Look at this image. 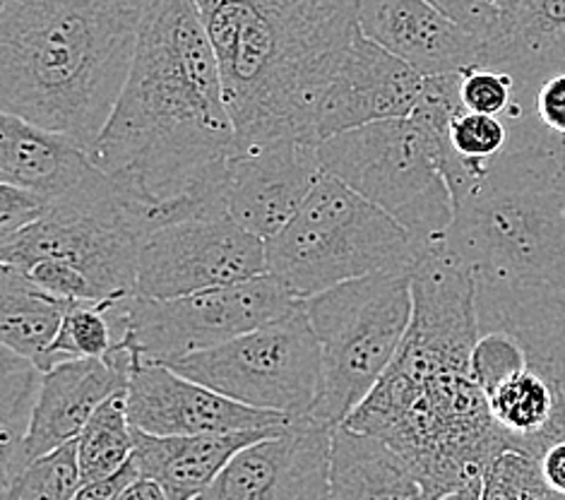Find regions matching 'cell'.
I'll use <instances>...</instances> for the list:
<instances>
[{"mask_svg":"<svg viewBox=\"0 0 565 500\" xmlns=\"http://www.w3.org/2000/svg\"><path fill=\"white\" fill-rule=\"evenodd\" d=\"M363 36L405 61L422 77L481 65L483 39L428 0H361Z\"/></svg>","mask_w":565,"mask_h":500,"instance_id":"obj_17","label":"cell"},{"mask_svg":"<svg viewBox=\"0 0 565 500\" xmlns=\"http://www.w3.org/2000/svg\"><path fill=\"white\" fill-rule=\"evenodd\" d=\"M424 77L369 36H354L342 65L320 99L313 120L316 145L379 120L407 118L422 97Z\"/></svg>","mask_w":565,"mask_h":500,"instance_id":"obj_15","label":"cell"},{"mask_svg":"<svg viewBox=\"0 0 565 500\" xmlns=\"http://www.w3.org/2000/svg\"><path fill=\"white\" fill-rule=\"evenodd\" d=\"M118 500H171L164 489L157 481L150 479H138L136 483H130Z\"/></svg>","mask_w":565,"mask_h":500,"instance_id":"obj_35","label":"cell"},{"mask_svg":"<svg viewBox=\"0 0 565 500\" xmlns=\"http://www.w3.org/2000/svg\"><path fill=\"white\" fill-rule=\"evenodd\" d=\"M520 3H522V0H495V6H498V10H501V15H508V12H513Z\"/></svg>","mask_w":565,"mask_h":500,"instance_id":"obj_37","label":"cell"},{"mask_svg":"<svg viewBox=\"0 0 565 500\" xmlns=\"http://www.w3.org/2000/svg\"><path fill=\"white\" fill-rule=\"evenodd\" d=\"M508 330L513 332L524 359L540 371L554 392V412L542 436H536L522 455L551 438H565V294L536 291L520 299L508 316Z\"/></svg>","mask_w":565,"mask_h":500,"instance_id":"obj_22","label":"cell"},{"mask_svg":"<svg viewBox=\"0 0 565 500\" xmlns=\"http://www.w3.org/2000/svg\"><path fill=\"white\" fill-rule=\"evenodd\" d=\"M301 306L303 299L270 273L179 299H147L136 294L120 306V344L132 351L136 361L171 366L285 318Z\"/></svg>","mask_w":565,"mask_h":500,"instance_id":"obj_9","label":"cell"},{"mask_svg":"<svg viewBox=\"0 0 565 500\" xmlns=\"http://www.w3.org/2000/svg\"><path fill=\"white\" fill-rule=\"evenodd\" d=\"M0 181L42 195L51 208L111 195L116 183L65 135L0 114Z\"/></svg>","mask_w":565,"mask_h":500,"instance_id":"obj_16","label":"cell"},{"mask_svg":"<svg viewBox=\"0 0 565 500\" xmlns=\"http://www.w3.org/2000/svg\"><path fill=\"white\" fill-rule=\"evenodd\" d=\"M332 426L299 418L241 450L195 500H330Z\"/></svg>","mask_w":565,"mask_h":500,"instance_id":"obj_12","label":"cell"},{"mask_svg":"<svg viewBox=\"0 0 565 500\" xmlns=\"http://www.w3.org/2000/svg\"><path fill=\"white\" fill-rule=\"evenodd\" d=\"M51 205L32 191L0 183V243L15 238L24 228H30L39 220H44Z\"/></svg>","mask_w":565,"mask_h":500,"instance_id":"obj_31","label":"cell"},{"mask_svg":"<svg viewBox=\"0 0 565 500\" xmlns=\"http://www.w3.org/2000/svg\"><path fill=\"white\" fill-rule=\"evenodd\" d=\"M83 479L77 465V443H68L26 465L0 491V500H73Z\"/></svg>","mask_w":565,"mask_h":500,"instance_id":"obj_27","label":"cell"},{"mask_svg":"<svg viewBox=\"0 0 565 500\" xmlns=\"http://www.w3.org/2000/svg\"><path fill=\"white\" fill-rule=\"evenodd\" d=\"M483 500H563L546 489L527 455L505 450L493 459L483 479Z\"/></svg>","mask_w":565,"mask_h":500,"instance_id":"obj_28","label":"cell"},{"mask_svg":"<svg viewBox=\"0 0 565 500\" xmlns=\"http://www.w3.org/2000/svg\"><path fill=\"white\" fill-rule=\"evenodd\" d=\"M434 500H483V483L477 486H465V489H457L450 493H443Z\"/></svg>","mask_w":565,"mask_h":500,"instance_id":"obj_36","label":"cell"},{"mask_svg":"<svg viewBox=\"0 0 565 500\" xmlns=\"http://www.w3.org/2000/svg\"><path fill=\"white\" fill-rule=\"evenodd\" d=\"M322 171L379 205L422 243L443 241L455 217L438 135L412 116L379 120L318 145Z\"/></svg>","mask_w":565,"mask_h":500,"instance_id":"obj_7","label":"cell"},{"mask_svg":"<svg viewBox=\"0 0 565 500\" xmlns=\"http://www.w3.org/2000/svg\"><path fill=\"white\" fill-rule=\"evenodd\" d=\"M44 371L0 347V491L24 469V443L42 395Z\"/></svg>","mask_w":565,"mask_h":500,"instance_id":"obj_24","label":"cell"},{"mask_svg":"<svg viewBox=\"0 0 565 500\" xmlns=\"http://www.w3.org/2000/svg\"><path fill=\"white\" fill-rule=\"evenodd\" d=\"M460 97L467 111L505 118L513 104H518L520 92L513 75L495 67L475 65L462 73Z\"/></svg>","mask_w":565,"mask_h":500,"instance_id":"obj_29","label":"cell"},{"mask_svg":"<svg viewBox=\"0 0 565 500\" xmlns=\"http://www.w3.org/2000/svg\"><path fill=\"white\" fill-rule=\"evenodd\" d=\"M481 65L513 75L518 104L532 114L534 92L544 79L565 73V0H522L501 15L483 42Z\"/></svg>","mask_w":565,"mask_h":500,"instance_id":"obj_19","label":"cell"},{"mask_svg":"<svg viewBox=\"0 0 565 500\" xmlns=\"http://www.w3.org/2000/svg\"><path fill=\"white\" fill-rule=\"evenodd\" d=\"M565 145H518L479 179L452 188L443 236L477 277L540 284L565 294Z\"/></svg>","mask_w":565,"mask_h":500,"instance_id":"obj_4","label":"cell"},{"mask_svg":"<svg viewBox=\"0 0 565 500\" xmlns=\"http://www.w3.org/2000/svg\"><path fill=\"white\" fill-rule=\"evenodd\" d=\"M169 369L253 409L277 412L294 422L313 416L322 395L320 342L306 306Z\"/></svg>","mask_w":565,"mask_h":500,"instance_id":"obj_8","label":"cell"},{"mask_svg":"<svg viewBox=\"0 0 565 500\" xmlns=\"http://www.w3.org/2000/svg\"><path fill=\"white\" fill-rule=\"evenodd\" d=\"M322 173L313 142L289 138L238 147L226 167L228 217L246 232L270 241L303 208Z\"/></svg>","mask_w":565,"mask_h":500,"instance_id":"obj_13","label":"cell"},{"mask_svg":"<svg viewBox=\"0 0 565 500\" xmlns=\"http://www.w3.org/2000/svg\"><path fill=\"white\" fill-rule=\"evenodd\" d=\"M260 275H267L263 238L246 232L228 212L195 214L159 226L142 238L138 296L179 299Z\"/></svg>","mask_w":565,"mask_h":500,"instance_id":"obj_11","label":"cell"},{"mask_svg":"<svg viewBox=\"0 0 565 500\" xmlns=\"http://www.w3.org/2000/svg\"><path fill=\"white\" fill-rule=\"evenodd\" d=\"M138 479H140V471L130 459V462L124 469H118L116 475L79 486L73 500H118L120 496H124L128 486L136 483Z\"/></svg>","mask_w":565,"mask_h":500,"instance_id":"obj_34","label":"cell"},{"mask_svg":"<svg viewBox=\"0 0 565 500\" xmlns=\"http://www.w3.org/2000/svg\"><path fill=\"white\" fill-rule=\"evenodd\" d=\"M532 114L548 135L565 142V73L544 79L534 92Z\"/></svg>","mask_w":565,"mask_h":500,"instance_id":"obj_33","label":"cell"},{"mask_svg":"<svg viewBox=\"0 0 565 500\" xmlns=\"http://www.w3.org/2000/svg\"><path fill=\"white\" fill-rule=\"evenodd\" d=\"M265 248L267 273L303 301L352 279L412 273L424 251L405 226L330 173Z\"/></svg>","mask_w":565,"mask_h":500,"instance_id":"obj_5","label":"cell"},{"mask_svg":"<svg viewBox=\"0 0 565 500\" xmlns=\"http://www.w3.org/2000/svg\"><path fill=\"white\" fill-rule=\"evenodd\" d=\"M71 304L75 301L39 289L20 269L3 265L0 267V344L34 361L46 373L51 347Z\"/></svg>","mask_w":565,"mask_h":500,"instance_id":"obj_23","label":"cell"},{"mask_svg":"<svg viewBox=\"0 0 565 500\" xmlns=\"http://www.w3.org/2000/svg\"><path fill=\"white\" fill-rule=\"evenodd\" d=\"M563 159H565V155H563Z\"/></svg>","mask_w":565,"mask_h":500,"instance_id":"obj_38","label":"cell"},{"mask_svg":"<svg viewBox=\"0 0 565 500\" xmlns=\"http://www.w3.org/2000/svg\"><path fill=\"white\" fill-rule=\"evenodd\" d=\"M330 500H426L397 450L349 426L332 428Z\"/></svg>","mask_w":565,"mask_h":500,"instance_id":"obj_21","label":"cell"},{"mask_svg":"<svg viewBox=\"0 0 565 500\" xmlns=\"http://www.w3.org/2000/svg\"><path fill=\"white\" fill-rule=\"evenodd\" d=\"M320 342L322 395L316 422L342 426L393 366L412 322V273L344 281L303 301Z\"/></svg>","mask_w":565,"mask_h":500,"instance_id":"obj_6","label":"cell"},{"mask_svg":"<svg viewBox=\"0 0 565 500\" xmlns=\"http://www.w3.org/2000/svg\"><path fill=\"white\" fill-rule=\"evenodd\" d=\"M132 369L136 357L126 344H118L102 359L65 361L46 371L24 443V467L77 440L94 412L109 397L128 390Z\"/></svg>","mask_w":565,"mask_h":500,"instance_id":"obj_18","label":"cell"},{"mask_svg":"<svg viewBox=\"0 0 565 500\" xmlns=\"http://www.w3.org/2000/svg\"><path fill=\"white\" fill-rule=\"evenodd\" d=\"M142 236L120 188L111 195L51 208L44 220L0 243V260L22 269L34 260H58L83 273L102 301L138 294Z\"/></svg>","mask_w":565,"mask_h":500,"instance_id":"obj_10","label":"cell"},{"mask_svg":"<svg viewBox=\"0 0 565 500\" xmlns=\"http://www.w3.org/2000/svg\"><path fill=\"white\" fill-rule=\"evenodd\" d=\"M428 3H434L483 42L491 36L495 24L501 22V10H498L495 0H428Z\"/></svg>","mask_w":565,"mask_h":500,"instance_id":"obj_32","label":"cell"},{"mask_svg":"<svg viewBox=\"0 0 565 500\" xmlns=\"http://www.w3.org/2000/svg\"><path fill=\"white\" fill-rule=\"evenodd\" d=\"M285 428L236 430L220 436H152L136 428L132 465L138 467L140 479L157 481L171 500H195L241 450Z\"/></svg>","mask_w":565,"mask_h":500,"instance_id":"obj_20","label":"cell"},{"mask_svg":"<svg viewBox=\"0 0 565 500\" xmlns=\"http://www.w3.org/2000/svg\"><path fill=\"white\" fill-rule=\"evenodd\" d=\"M20 273L32 279L39 289H44L58 299L65 301H92V304H104L99 291L94 289V284L83 275L77 273L75 267L58 263V260H34L26 267H22Z\"/></svg>","mask_w":565,"mask_h":500,"instance_id":"obj_30","label":"cell"},{"mask_svg":"<svg viewBox=\"0 0 565 500\" xmlns=\"http://www.w3.org/2000/svg\"><path fill=\"white\" fill-rule=\"evenodd\" d=\"M150 0H3L0 114L92 155L128 83Z\"/></svg>","mask_w":565,"mask_h":500,"instance_id":"obj_2","label":"cell"},{"mask_svg":"<svg viewBox=\"0 0 565 500\" xmlns=\"http://www.w3.org/2000/svg\"><path fill=\"white\" fill-rule=\"evenodd\" d=\"M116 301L92 304V301H75L65 310L63 326L51 347L49 369L58 366L65 361L77 359H102L118 347V332L111 316V306Z\"/></svg>","mask_w":565,"mask_h":500,"instance_id":"obj_26","label":"cell"},{"mask_svg":"<svg viewBox=\"0 0 565 500\" xmlns=\"http://www.w3.org/2000/svg\"><path fill=\"white\" fill-rule=\"evenodd\" d=\"M130 424L152 436H220L285 428L294 418L253 409L164 363L136 361L128 385Z\"/></svg>","mask_w":565,"mask_h":500,"instance_id":"obj_14","label":"cell"},{"mask_svg":"<svg viewBox=\"0 0 565 500\" xmlns=\"http://www.w3.org/2000/svg\"><path fill=\"white\" fill-rule=\"evenodd\" d=\"M236 124L195 0H150L128 83L92 159L124 191L145 238L154 228L226 212Z\"/></svg>","mask_w":565,"mask_h":500,"instance_id":"obj_1","label":"cell"},{"mask_svg":"<svg viewBox=\"0 0 565 500\" xmlns=\"http://www.w3.org/2000/svg\"><path fill=\"white\" fill-rule=\"evenodd\" d=\"M136 426L128 416V390L106 400L77 436V465L83 483L106 479L124 469L136 450Z\"/></svg>","mask_w":565,"mask_h":500,"instance_id":"obj_25","label":"cell"},{"mask_svg":"<svg viewBox=\"0 0 565 500\" xmlns=\"http://www.w3.org/2000/svg\"><path fill=\"white\" fill-rule=\"evenodd\" d=\"M238 147L313 142L322 94L359 34L361 0H195Z\"/></svg>","mask_w":565,"mask_h":500,"instance_id":"obj_3","label":"cell"}]
</instances>
